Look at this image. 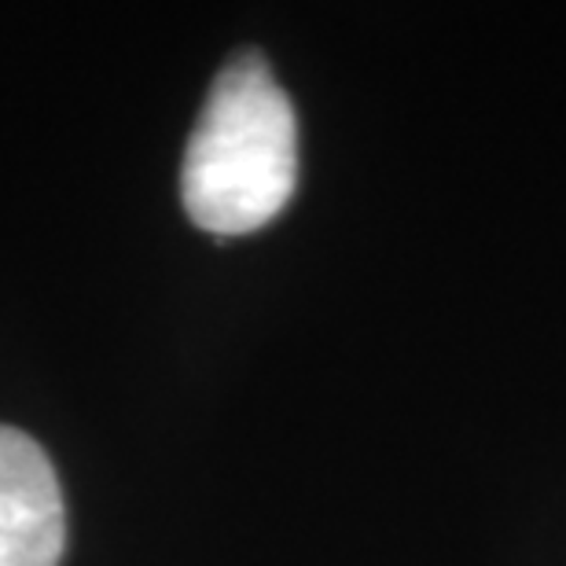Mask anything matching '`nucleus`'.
I'll use <instances>...</instances> for the list:
<instances>
[{"label": "nucleus", "mask_w": 566, "mask_h": 566, "mask_svg": "<svg viewBox=\"0 0 566 566\" xmlns=\"http://www.w3.org/2000/svg\"><path fill=\"white\" fill-rule=\"evenodd\" d=\"M298 180V122L287 93L258 52L224 63L191 129L180 199L213 235L265 229Z\"/></svg>", "instance_id": "obj_1"}, {"label": "nucleus", "mask_w": 566, "mask_h": 566, "mask_svg": "<svg viewBox=\"0 0 566 566\" xmlns=\"http://www.w3.org/2000/svg\"><path fill=\"white\" fill-rule=\"evenodd\" d=\"M63 493L30 434L0 423V566H60Z\"/></svg>", "instance_id": "obj_2"}]
</instances>
